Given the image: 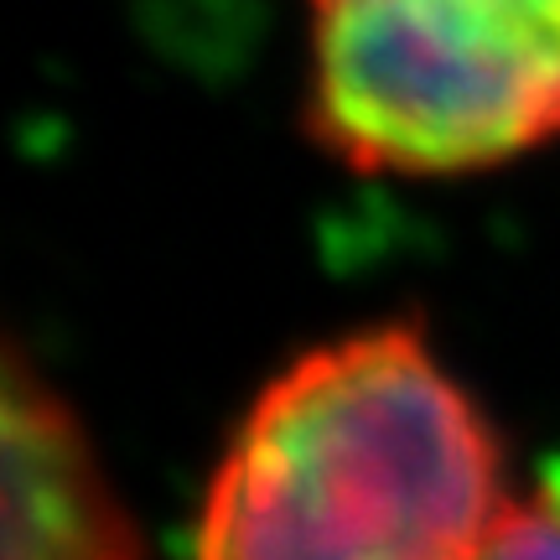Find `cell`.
<instances>
[{
    "label": "cell",
    "mask_w": 560,
    "mask_h": 560,
    "mask_svg": "<svg viewBox=\"0 0 560 560\" xmlns=\"http://www.w3.org/2000/svg\"><path fill=\"white\" fill-rule=\"evenodd\" d=\"M499 441L416 322L301 353L265 384L202 493L192 560H478Z\"/></svg>",
    "instance_id": "1"
},
{
    "label": "cell",
    "mask_w": 560,
    "mask_h": 560,
    "mask_svg": "<svg viewBox=\"0 0 560 560\" xmlns=\"http://www.w3.org/2000/svg\"><path fill=\"white\" fill-rule=\"evenodd\" d=\"M478 560H560V503H503Z\"/></svg>",
    "instance_id": "4"
},
{
    "label": "cell",
    "mask_w": 560,
    "mask_h": 560,
    "mask_svg": "<svg viewBox=\"0 0 560 560\" xmlns=\"http://www.w3.org/2000/svg\"><path fill=\"white\" fill-rule=\"evenodd\" d=\"M5 560H140L115 482L73 405L11 348L0 395Z\"/></svg>",
    "instance_id": "3"
},
{
    "label": "cell",
    "mask_w": 560,
    "mask_h": 560,
    "mask_svg": "<svg viewBox=\"0 0 560 560\" xmlns=\"http://www.w3.org/2000/svg\"><path fill=\"white\" fill-rule=\"evenodd\" d=\"M312 136L446 177L560 140V0H312Z\"/></svg>",
    "instance_id": "2"
},
{
    "label": "cell",
    "mask_w": 560,
    "mask_h": 560,
    "mask_svg": "<svg viewBox=\"0 0 560 560\" xmlns=\"http://www.w3.org/2000/svg\"><path fill=\"white\" fill-rule=\"evenodd\" d=\"M550 499H556V503H560V457H556V462H550Z\"/></svg>",
    "instance_id": "5"
}]
</instances>
